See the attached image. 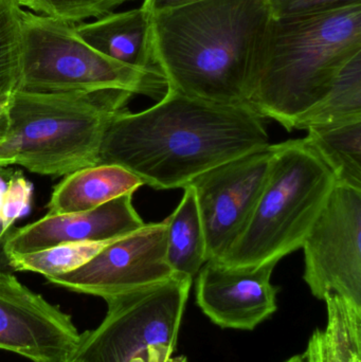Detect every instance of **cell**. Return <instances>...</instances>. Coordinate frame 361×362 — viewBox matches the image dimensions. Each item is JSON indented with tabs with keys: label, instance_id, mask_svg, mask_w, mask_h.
<instances>
[{
	"label": "cell",
	"instance_id": "obj_10",
	"mask_svg": "<svg viewBox=\"0 0 361 362\" xmlns=\"http://www.w3.org/2000/svg\"><path fill=\"white\" fill-rule=\"evenodd\" d=\"M173 276L167 261L165 223L161 221L146 223L117 238L88 263L47 281L74 293L106 300Z\"/></svg>",
	"mask_w": 361,
	"mask_h": 362
},
{
	"label": "cell",
	"instance_id": "obj_11",
	"mask_svg": "<svg viewBox=\"0 0 361 362\" xmlns=\"http://www.w3.org/2000/svg\"><path fill=\"white\" fill-rule=\"evenodd\" d=\"M0 269V350L32 362H69L81 342L70 315Z\"/></svg>",
	"mask_w": 361,
	"mask_h": 362
},
{
	"label": "cell",
	"instance_id": "obj_29",
	"mask_svg": "<svg viewBox=\"0 0 361 362\" xmlns=\"http://www.w3.org/2000/svg\"><path fill=\"white\" fill-rule=\"evenodd\" d=\"M285 362H305L304 359H303L302 356L300 355H296V356L292 357V358L288 359Z\"/></svg>",
	"mask_w": 361,
	"mask_h": 362
},
{
	"label": "cell",
	"instance_id": "obj_2",
	"mask_svg": "<svg viewBox=\"0 0 361 362\" xmlns=\"http://www.w3.org/2000/svg\"><path fill=\"white\" fill-rule=\"evenodd\" d=\"M148 15L153 59L167 88L248 104L275 19L265 0H203Z\"/></svg>",
	"mask_w": 361,
	"mask_h": 362
},
{
	"label": "cell",
	"instance_id": "obj_20",
	"mask_svg": "<svg viewBox=\"0 0 361 362\" xmlns=\"http://www.w3.org/2000/svg\"><path fill=\"white\" fill-rule=\"evenodd\" d=\"M114 240L66 243L35 252L8 255V265L12 272H35L46 279L53 278L88 263Z\"/></svg>",
	"mask_w": 361,
	"mask_h": 362
},
{
	"label": "cell",
	"instance_id": "obj_24",
	"mask_svg": "<svg viewBox=\"0 0 361 362\" xmlns=\"http://www.w3.org/2000/svg\"><path fill=\"white\" fill-rule=\"evenodd\" d=\"M273 18L329 10L361 2V0H265Z\"/></svg>",
	"mask_w": 361,
	"mask_h": 362
},
{
	"label": "cell",
	"instance_id": "obj_26",
	"mask_svg": "<svg viewBox=\"0 0 361 362\" xmlns=\"http://www.w3.org/2000/svg\"><path fill=\"white\" fill-rule=\"evenodd\" d=\"M199 1H203V0H143L141 6L148 12H156V11L167 10V8L186 6V4Z\"/></svg>",
	"mask_w": 361,
	"mask_h": 362
},
{
	"label": "cell",
	"instance_id": "obj_17",
	"mask_svg": "<svg viewBox=\"0 0 361 362\" xmlns=\"http://www.w3.org/2000/svg\"><path fill=\"white\" fill-rule=\"evenodd\" d=\"M307 131L305 141L328 165L336 185L361 189V120Z\"/></svg>",
	"mask_w": 361,
	"mask_h": 362
},
{
	"label": "cell",
	"instance_id": "obj_15",
	"mask_svg": "<svg viewBox=\"0 0 361 362\" xmlns=\"http://www.w3.org/2000/svg\"><path fill=\"white\" fill-rule=\"evenodd\" d=\"M144 185L135 174L117 165L100 163L66 176L54 187L48 214L85 212Z\"/></svg>",
	"mask_w": 361,
	"mask_h": 362
},
{
	"label": "cell",
	"instance_id": "obj_25",
	"mask_svg": "<svg viewBox=\"0 0 361 362\" xmlns=\"http://www.w3.org/2000/svg\"><path fill=\"white\" fill-rule=\"evenodd\" d=\"M11 100L12 93L0 97V151L6 144L10 134Z\"/></svg>",
	"mask_w": 361,
	"mask_h": 362
},
{
	"label": "cell",
	"instance_id": "obj_19",
	"mask_svg": "<svg viewBox=\"0 0 361 362\" xmlns=\"http://www.w3.org/2000/svg\"><path fill=\"white\" fill-rule=\"evenodd\" d=\"M324 301L328 323L321 331L322 362H361V308L336 293Z\"/></svg>",
	"mask_w": 361,
	"mask_h": 362
},
{
	"label": "cell",
	"instance_id": "obj_27",
	"mask_svg": "<svg viewBox=\"0 0 361 362\" xmlns=\"http://www.w3.org/2000/svg\"><path fill=\"white\" fill-rule=\"evenodd\" d=\"M320 344H321V331L317 329L309 338L307 351L302 355L305 362H322Z\"/></svg>",
	"mask_w": 361,
	"mask_h": 362
},
{
	"label": "cell",
	"instance_id": "obj_5",
	"mask_svg": "<svg viewBox=\"0 0 361 362\" xmlns=\"http://www.w3.org/2000/svg\"><path fill=\"white\" fill-rule=\"evenodd\" d=\"M273 146L271 170L249 223L218 263L256 267L298 250L336 185L305 139Z\"/></svg>",
	"mask_w": 361,
	"mask_h": 362
},
{
	"label": "cell",
	"instance_id": "obj_6",
	"mask_svg": "<svg viewBox=\"0 0 361 362\" xmlns=\"http://www.w3.org/2000/svg\"><path fill=\"white\" fill-rule=\"evenodd\" d=\"M72 23L31 11L23 13V57L17 90L29 93H95L125 90L156 98L167 82L114 61L87 44Z\"/></svg>",
	"mask_w": 361,
	"mask_h": 362
},
{
	"label": "cell",
	"instance_id": "obj_22",
	"mask_svg": "<svg viewBox=\"0 0 361 362\" xmlns=\"http://www.w3.org/2000/svg\"><path fill=\"white\" fill-rule=\"evenodd\" d=\"M21 6L38 15L78 25L86 19L100 18L133 0H18Z\"/></svg>",
	"mask_w": 361,
	"mask_h": 362
},
{
	"label": "cell",
	"instance_id": "obj_18",
	"mask_svg": "<svg viewBox=\"0 0 361 362\" xmlns=\"http://www.w3.org/2000/svg\"><path fill=\"white\" fill-rule=\"evenodd\" d=\"M361 120V53L341 70L328 93L297 120L294 129Z\"/></svg>",
	"mask_w": 361,
	"mask_h": 362
},
{
	"label": "cell",
	"instance_id": "obj_1",
	"mask_svg": "<svg viewBox=\"0 0 361 362\" xmlns=\"http://www.w3.org/2000/svg\"><path fill=\"white\" fill-rule=\"evenodd\" d=\"M268 146L264 119L248 104L167 88L152 107L123 110L110 119L100 163L120 165L155 189H184L208 170Z\"/></svg>",
	"mask_w": 361,
	"mask_h": 362
},
{
	"label": "cell",
	"instance_id": "obj_13",
	"mask_svg": "<svg viewBox=\"0 0 361 362\" xmlns=\"http://www.w3.org/2000/svg\"><path fill=\"white\" fill-rule=\"evenodd\" d=\"M127 193L85 212L47 214L35 223L14 229L6 243V255H25L66 243L116 240L146 223Z\"/></svg>",
	"mask_w": 361,
	"mask_h": 362
},
{
	"label": "cell",
	"instance_id": "obj_7",
	"mask_svg": "<svg viewBox=\"0 0 361 362\" xmlns=\"http://www.w3.org/2000/svg\"><path fill=\"white\" fill-rule=\"evenodd\" d=\"M192 279L167 280L105 300L99 327L81 335L73 358L81 362H129L155 346L176 350Z\"/></svg>",
	"mask_w": 361,
	"mask_h": 362
},
{
	"label": "cell",
	"instance_id": "obj_21",
	"mask_svg": "<svg viewBox=\"0 0 361 362\" xmlns=\"http://www.w3.org/2000/svg\"><path fill=\"white\" fill-rule=\"evenodd\" d=\"M23 6L0 0V97L18 89L23 57Z\"/></svg>",
	"mask_w": 361,
	"mask_h": 362
},
{
	"label": "cell",
	"instance_id": "obj_16",
	"mask_svg": "<svg viewBox=\"0 0 361 362\" xmlns=\"http://www.w3.org/2000/svg\"><path fill=\"white\" fill-rule=\"evenodd\" d=\"M184 189L177 208L163 221L167 261L174 274L193 280L207 263L206 238L194 189L187 185Z\"/></svg>",
	"mask_w": 361,
	"mask_h": 362
},
{
	"label": "cell",
	"instance_id": "obj_28",
	"mask_svg": "<svg viewBox=\"0 0 361 362\" xmlns=\"http://www.w3.org/2000/svg\"><path fill=\"white\" fill-rule=\"evenodd\" d=\"M11 231L4 229V223L0 221V269L11 270L12 272L10 265H8V255L6 253V238H8Z\"/></svg>",
	"mask_w": 361,
	"mask_h": 362
},
{
	"label": "cell",
	"instance_id": "obj_8",
	"mask_svg": "<svg viewBox=\"0 0 361 362\" xmlns=\"http://www.w3.org/2000/svg\"><path fill=\"white\" fill-rule=\"evenodd\" d=\"M301 248L314 297L336 293L361 308V189L335 185Z\"/></svg>",
	"mask_w": 361,
	"mask_h": 362
},
{
	"label": "cell",
	"instance_id": "obj_3",
	"mask_svg": "<svg viewBox=\"0 0 361 362\" xmlns=\"http://www.w3.org/2000/svg\"><path fill=\"white\" fill-rule=\"evenodd\" d=\"M361 53V2L273 19L248 104L288 132Z\"/></svg>",
	"mask_w": 361,
	"mask_h": 362
},
{
	"label": "cell",
	"instance_id": "obj_9",
	"mask_svg": "<svg viewBox=\"0 0 361 362\" xmlns=\"http://www.w3.org/2000/svg\"><path fill=\"white\" fill-rule=\"evenodd\" d=\"M273 144L208 170L194 189L206 238L207 262H220L243 233L264 189Z\"/></svg>",
	"mask_w": 361,
	"mask_h": 362
},
{
	"label": "cell",
	"instance_id": "obj_30",
	"mask_svg": "<svg viewBox=\"0 0 361 362\" xmlns=\"http://www.w3.org/2000/svg\"><path fill=\"white\" fill-rule=\"evenodd\" d=\"M69 362H81V361H78V359L72 358L71 361H70Z\"/></svg>",
	"mask_w": 361,
	"mask_h": 362
},
{
	"label": "cell",
	"instance_id": "obj_12",
	"mask_svg": "<svg viewBox=\"0 0 361 362\" xmlns=\"http://www.w3.org/2000/svg\"><path fill=\"white\" fill-rule=\"evenodd\" d=\"M277 264L229 267L208 261L196 276L197 305L222 329L252 331L277 312L279 288L271 284Z\"/></svg>",
	"mask_w": 361,
	"mask_h": 362
},
{
	"label": "cell",
	"instance_id": "obj_14",
	"mask_svg": "<svg viewBox=\"0 0 361 362\" xmlns=\"http://www.w3.org/2000/svg\"><path fill=\"white\" fill-rule=\"evenodd\" d=\"M74 28L83 40L106 57L142 71L160 74L150 48V15L143 6L112 12Z\"/></svg>",
	"mask_w": 361,
	"mask_h": 362
},
{
	"label": "cell",
	"instance_id": "obj_23",
	"mask_svg": "<svg viewBox=\"0 0 361 362\" xmlns=\"http://www.w3.org/2000/svg\"><path fill=\"white\" fill-rule=\"evenodd\" d=\"M33 187L19 172H10L8 183L0 198V221L11 231L15 221L29 211Z\"/></svg>",
	"mask_w": 361,
	"mask_h": 362
},
{
	"label": "cell",
	"instance_id": "obj_4",
	"mask_svg": "<svg viewBox=\"0 0 361 362\" xmlns=\"http://www.w3.org/2000/svg\"><path fill=\"white\" fill-rule=\"evenodd\" d=\"M133 95L125 90L15 91L0 168L18 165L38 175L59 177L100 165L106 127Z\"/></svg>",
	"mask_w": 361,
	"mask_h": 362
}]
</instances>
